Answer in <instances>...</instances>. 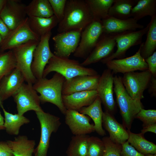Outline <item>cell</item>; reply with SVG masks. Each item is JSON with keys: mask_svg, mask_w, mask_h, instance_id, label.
<instances>
[{"mask_svg": "<svg viewBox=\"0 0 156 156\" xmlns=\"http://www.w3.org/2000/svg\"><path fill=\"white\" fill-rule=\"evenodd\" d=\"M26 5L19 0H7L0 18L10 30L16 27L27 17Z\"/></svg>", "mask_w": 156, "mask_h": 156, "instance_id": "cell-15", "label": "cell"}, {"mask_svg": "<svg viewBox=\"0 0 156 156\" xmlns=\"http://www.w3.org/2000/svg\"><path fill=\"white\" fill-rule=\"evenodd\" d=\"M103 34L101 21L93 20L82 31L79 45L73 56L86 59Z\"/></svg>", "mask_w": 156, "mask_h": 156, "instance_id": "cell-8", "label": "cell"}, {"mask_svg": "<svg viewBox=\"0 0 156 156\" xmlns=\"http://www.w3.org/2000/svg\"><path fill=\"white\" fill-rule=\"evenodd\" d=\"M11 31L0 18V35L3 40L8 36Z\"/></svg>", "mask_w": 156, "mask_h": 156, "instance_id": "cell-43", "label": "cell"}, {"mask_svg": "<svg viewBox=\"0 0 156 156\" xmlns=\"http://www.w3.org/2000/svg\"><path fill=\"white\" fill-rule=\"evenodd\" d=\"M102 140L105 146L103 156H121L122 145L114 143L109 137H104Z\"/></svg>", "mask_w": 156, "mask_h": 156, "instance_id": "cell-37", "label": "cell"}, {"mask_svg": "<svg viewBox=\"0 0 156 156\" xmlns=\"http://www.w3.org/2000/svg\"><path fill=\"white\" fill-rule=\"evenodd\" d=\"M40 38L31 29L27 16L20 25L11 31L8 36L3 40L0 52L12 50L30 40L39 42Z\"/></svg>", "mask_w": 156, "mask_h": 156, "instance_id": "cell-11", "label": "cell"}, {"mask_svg": "<svg viewBox=\"0 0 156 156\" xmlns=\"http://www.w3.org/2000/svg\"><path fill=\"white\" fill-rule=\"evenodd\" d=\"M5 129L4 118L1 115L0 112V130Z\"/></svg>", "mask_w": 156, "mask_h": 156, "instance_id": "cell-46", "label": "cell"}, {"mask_svg": "<svg viewBox=\"0 0 156 156\" xmlns=\"http://www.w3.org/2000/svg\"><path fill=\"white\" fill-rule=\"evenodd\" d=\"M129 137L127 141L136 150L144 155L156 154V145L146 140L141 133H135L127 130Z\"/></svg>", "mask_w": 156, "mask_h": 156, "instance_id": "cell-29", "label": "cell"}, {"mask_svg": "<svg viewBox=\"0 0 156 156\" xmlns=\"http://www.w3.org/2000/svg\"><path fill=\"white\" fill-rule=\"evenodd\" d=\"M25 9L28 17L49 18L54 15L48 0H33L26 5Z\"/></svg>", "mask_w": 156, "mask_h": 156, "instance_id": "cell-27", "label": "cell"}, {"mask_svg": "<svg viewBox=\"0 0 156 156\" xmlns=\"http://www.w3.org/2000/svg\"><path fill=\"white\" fill-rule=\"evenodd\" d=\"M3 41V39L0 35V48Z\"/></svg>", "mask_w": 156, "mask_h": 156, "instance_id": "cell-48", "label": "cell"}, {"mask_svg": "<svg viewBox=\"0 0 156 156\" xmlns=\"http://www.w3.org/2000/svg\"><path fill=\"white\" fill-rule=\"evenodd\" d=\"M93 20L101 21L108 16L109 9L114 0H85Z\"/></svg>", "mask_w": 156, "mask_h": 156, "instance_id": "cell-33", "label": "cell"}, {"mask_svg": "<svg viewBox=\"0 0 156 156\" xmlns=\"http://www.w3.org/2000/svg\"><path fill=\"white\" fill-rule=\"evenodd\" d=\"M25 81L23 75L16 68L3 77L0 82V94L2 101L13 96Z\"/></svg>", "mask_w": 156, "mask_h": 156, "instance_id": "cell-23", "label": "cell"}, {"mask_svg": "<svg viewBox=\"0 0 156 156\" xmlns=\"http://www.w3.org/2000/svg\"><path fill=\"white\" fill-rule=\"evenodd\" d=\"M101 75H81L66 79L63 86L62 94L68 95L82 91L96 90Z\"/></svg>", "mask_w": 156, "mask_h": 156, "instance_id": "cell-17", "label": "cell"}, {"mask_svg": "<svg viewBox=\"0 0 156 156\" xmlns=\"http://www.w3.org/2000/svg\"><path fill=\"white\" fill-rule=\"evenodd\" d=\"M51 35L50 31L41 37L34 51L31 70L36 79L43 77L46 66L50 60L54 55L51 50L49 44Z\"/></svg>", "mask_w": 156, "mask_h": 156, "instance_id": "cell-13", "label": "cell"}, {"mask_svg": "<svg viewBox=\"0 0 156 156\" xmlns=\"http://www.w3.org/2000/svg\"><path fill=\"white\" fill-rule=\"evenodd\" d=\"M6 142L14 156H32L34 153L35 141L29 139L27 136L20 135Z\"/></svg>", "mask_w": 156, "mask_h": 156, "instance_id": "cell-25", "label": "cell"}, {"mask_svg": "<svg viewBox=\"0 0 156 156\" xmlns=\"http://www.w3.org/2000/svg\"><path fill=\"white\" fill-rule=\"evenodd\" d=\"M1 53V52H0V53Z\"/></svg>", "mask_w": 156, "mask_h": 156, "instance_id": "cell-51", "label": "cell"}, {"mask_svg": "<svg viewBox=\"0 0 156 156\" xmlns=\"http://www.w3.org/2000/svg\"><path fill=\"white\" fill-rule=\"evenodd\" d=\"M156 15V0H139L132 8L131 17L138 21L147 16Z\"/></svg>", "mask_w": 156, "mask_h": 156, "instance_id": "cell-32", "label": "cell"}, {"mask_svg": "<svg viewBox=\"0 0 156 156\" xmlns=\"http://www.w3.org/2000/svg\"><path fill=\"white\" fill-rule=\"evenodd\" d=\"M103 34H112L128 31H136L143 28L144 26L138 23V21L130 17L122 19L108 16L101 20Z\"/></svg>", "mask_w": 156, "mask_h": 156, "instance_id": "cell-20", "label": "cell"}, {"mask_svg": "<svg viewBox=\"0 0 156 156\" xmlns=\"http://www.w3.org/2000/svg\"><path fill=\"white\" fill-rule=\"evenodd\" d=\"M16 59L12 50L0 53V82L16 67Z\"/></svg>", "mask_w": 156, "mask_h": 156, "instance_id": "cell-35", "label": "cell"}, {"mask_svg": "<svg viewBox=\"0 0 156 156\" xmlns=\"http://www.w3.org/2000/svg\"><path fill=\"white\" fill-rule=\"evenodd\" d=\"M52 72L60 74L66 80L79 75H95L98 74L96 70L82 65L77 60L60 57L55 55L50 60L46 66L43 77H46Z\"/></svg>", "mask_w": 156, "mask_h": 156, "instance_id": "cell-4", "label": "cell"}, {"mask_svg": "<svg viewBox=\"0 0 156 156\" xmlns=\"http://www.w3.org/2000/svg\"><path fill=\"white\" fill-rule=\"evenodd\" d=\"M145 42L142 43L140 53L145 60L151 55L156 49V15L151 18Z\"/></svg>", "mask_w": 156, "mask_h": 156, "instance_id": "cell-31", "label": "cell"}, {"mask_svg": "<svg viewBox=\"0 0 156 156\" xmlns=\"http://www.w3.org/2000/svg\"><path fill=\"white\" fill-rule=\"evenodd\" d=\"M90 136L88 135L72 136L66 151L67 156H87Z\"/></svg>", "mask_w": 156, "mask_h": 156, "instance_id": "cell-34", "label": "cell"}, {"mask_svg": "<svg viewBox=\"0 0 156 156\" xmlns=\"http://www.w3.org/2000/svg\"><path fill=\"white\" fill-rule=\"evenodd\" d=\"M150 132L156 133V123L143 127L141 133L144 134L145 133Z\"/></svg>", "mask_w": 156, "mask_h": 156, "instance_id": "cell-45", "label": "cell"}, {"mask_svg": "<svg viewBox=\"0 0 156 156\" xmlns=\"http://www.w3.org/2000/svg\"><path fill=\"white\" fill-rule=\"evenodd\" d=\"M149 92L151 96L155 97L156 96V77L152 75L148 87Z\"/></svg>", "mask_w": 156, "mask_h": 156, "instance_id": "cell-44", "label": "cell"}, {"mask_svg": "<svg viewBox=\"0 0 156 156\" xmlns=\"http://www.w3.org/2000/svg\"><path fill=\"white\" fill-rule=\"evenodd\" d=\"M65 122L74 135H87L95 131L94 125L90 123L88 116L73 110H67Z\"/></svg>", "mask_w": 156, "mask_h": 156, "instance_id": "cell-19", "label": "cell"}, {"mask_svg": "<svg viewBox=\"0 0 156 156\" xmlns=\"http://www.w3.org/2000/svg\"><path fill=\"white\" fill-rule=\"evenodd\" d=\"M12 97L16 105L17 114L19 115L23 116L29 111L36 112L43 110L40 106L39 95L33 84L24 83Z\"/></svg>", "mask_w": 156, "mask_h": 156, "instance_id": "cell-10", "label": "cell"}, {"mask_svg": "<svg viewBox=\"0 0 156 156\" xmlns=\"http://www.w3.org/2000/svg\"><path fill=\"white\" fill-rule=\"evenodd\" d=\"M135 118L142 122L143 127L156 124V110L142 109L136 115Z\"/></svg>", "mask_w": 156, "mask_h": 156, "instance_id": "cell-38", "label": "cell"}, {"mask_svg": "<svg viewBox=\"0 0 156 156\" xmlns=\"http://www.w3.org/2000/svg\"><path fill=\"white\" fill-rule=\"evenodd\" d=\"M7 0H0V14L1 10Z\"/></svg>", "mask_w": 156, "mask_h": 156, "instance_id": "cell-47", "label": "cell"}, {"mask_svg": "<svg viewBox=\"0 0 156 156\" xmlns=\"http://www.w3.org/2000/svg\"><path fill=\"white\" fill-rule=\"evenodd\" d=\"M113 115L106 111L103 112L102 125L108 132L110 139L114 143L122 145L127 141L129 133L123 125L119 123Z\"/></svg>", "mask_w": 156, "mask_h": 156, "instance_id": "cell-21", "label": "cell"}, {"mask_svg": "<svg viewBox=\"0 0 156 156\" xmlns=\"http://www.w3.org/2000/svg\"><path fill=\"white\" fill-rule=\"evenodd\" d=\"M149 26V23L146 27L138 31L112 34L116 43L117 50L109 57L101 60V62L105 64L113 59L123 58L126 51L130 48L142 43V37L147 34Z\"/></svg>", "mask_w": 156, "mask_h": 156, "instance_id": "cell-7", "label": "cell"}, {"mask_svg": "<svg viewBox=\"0 0 156 156\" xmlns=\"http://www.w3.org/2000/svg\"><path fill=\"white\" fill-rule=\"evenodd\" d=\"M113 73L108 69L103 72L98 82L96 91L106 111L113 114L116 105L113 96Z\"/></svg>", "mask_w": 156, "mask_h": 156, "instance_id": "cell-16", "label": "cell"}, {"mask_svg": "<svg viewBox=\"0 0 156 156\" xmlns=\"http://www.w3.org/2000/svg\"><path fill=\"white\" fill-rule=\"evenodd\" d=\"M140 46L138 51L131 56L120 59H114L105 63L107 68L114 73L123 74L137 70L142 71L148 70L147 64L141 56Z\"/></svg>", "mask_w": 156, "mask_h": 156, "instance_id": "cell-14", "label": "cell"}, {"mask_svg": "<svg viewBox=\"0 0 156 156\" xmlns=\"http://www.w3.org/2000/svg\"><path fill=\"white\" fill-rule=\"evenodd\" d=\"M101 101L98 96L94 101L90 105L83 107L78 111L87 115L93 121L94 131L99 135L103 136L106 135L102 127L103 112L101 106Z\"/></svg>", "mask_w": 156, "mask_h": 156, "instance_id": "cell-24", "label": "cell"}, {"mask_svg": "<svg viewBox=\"0 0 156 156\" xmlns=\"http://www.w3.org/2000/svg\"><path fill=\"white\" fill-rule=\"evenodd\" d=\"M39 42L30 40L12 50L16 59V68L21 72L28 83L33 84L36 80L32 72L31 65L34 52Z\"/></svg>", "mask_w": 156, "mask_h": 156, "instance_id": "cell-6", "label": "cell"}, {"mask_svg": "<svg viewBox=\"0 0 156 156\" xmlns=\"http://www.w3.org/2000/svg\"><path fill=\"white\" fill-rule=\"evenodd\" d=\"M93 21L85 0H67L64 17L58 24L59 33L74 30H83Z\"/></svg>", "mask_w": 156, "mask_h": 156, "instance_id": "cell-1", "label": "cell"}, {"mask_svg": "<svg viewBox=\"0 0 156 156\" xmlns=\"http://www.w3.org/2000/svg\"><path fill=\"white\" fill-rule=\"evenodd\" d=\"M145 156H156V154H148L145 155Z\"/></svg>", "mask_w": 156, "mask_h": 156, "instance_id": "cell-49", "label": "cell"}, {"mask_svg": "<svg viewBox=\"0 0 156 156\" xmlns=\"http://www.w3.org/2000/svg\"><path fill=\"white\" fill-rule=\"evenodd\" d=\"M114 91L121 116L123 125L130 130L132 122L137 114L143 106L141 101L133 99L126 91L122 81L121 77H114Z\"/></svg>", "mask_w": 156, "mask_h": 156, "instance_id": "cell-3", "label": "cell"}, {"mask_svg": "<svg viewBox=\"0 0 156 156\" xmlns=\"http://www.w3.org/2000/svg\"><path fill=\"white\" fill-rule=\"evenodd\" d=\"M138 1V0H114L109 9L108 16L122 19L130 18L131 9Z\"/></svg>", "mask_w": 156, "mask_h": 156, "instance_id": "cell-30", "label": "cell"}, {"mask_svg": "<svg viewBox=\"0 0 156 156\" xmlns=\"http://www.w3.org/2000/svg\"><path fill=\"white\" fill-rule=\"evenodd\" d=\"M121 156H145L136 150L127 141L122 144Z\"/></svg>", "mask_w": 156, "mask_h": 156, "instance_id": "cell-40", "label": "cell"}, {"mask_svg": "<svg viewBox=\"0 0 156 156\" xmlns=\"http://www.w3.org/2000/svg\"><path fill=\"white\" fill-rule=\"evenodd\" d=\"M29 26L32 31L38 37L41 38L51 31L59 22L54 15L49 18L28 17Z\"/></svg>", "mask_w": 156, "mask_h": 156, "instance_id": "cell-26", "label": "cell"}, {"mask_svg": "<svg viewBox=\"0 0 156 156\" xmlns=\"http://www.w3.org/2000/svg\"><path fill=\"white\" fill-rule=\"evenodd\" d=\"M145 60L148 66V70L152 76L156 77V51Z\"/></svg>", "mask_w": 156, "mask_h": 156, "instance_id": "cell-41", "label": "cell"}, {"mask_svg": "<svg viewBox=\"0 0 156 156\" xmlns=\"http://www.w3.org/2000/svg\"><path fill=\"white\" fill-rule=\"evenodd\" d=\"M3 105V102L2 101L1 97H0V107H1Z\"/></svg>", "mask_w": 156, "mask_h": 156, "instance_id": "cell-50", "label": "cell"}, {"mask_svg": "<svg viewBox=\"0 0 156 156\" xmlns=\"http://www.w3.org/2000/svg\"><path fill=\"white\" fill-rule=\"evenodd\" d=\"M65 80L63 76L56 73L51 78L36 79L33 84L34 89L40 94V103L49 102L55 105L64 115L67 110L63 103L62 91Z\"/></svg>", "mask_w": 156, "mask_h": 156, "instance_id": "cell-2", "label": "cell"}, {"mask_svg": "<svg viewBox=\"0 0 156 156\" xmlns=\"http://www.w3.org/2000/svg\"><path fill=\"white\" fill-rule=\"evenodd\" d=\"M1 107L4 116L5 130L9 134L18 135L21 126L29 123L30 122L29 119L23 115L10 113L5 110L3 106Z\"/></svg>", "mask_w": 156, "mask_h": 156, "instance_id": "cell-28", "label": "cell"}, {"mask_svg": "<svg viewBox=\"0 0 156 156\" xmlns=\"http://www.w3.org/2000/svg\"><path fill=\"white\" fill-rule=\"evenodd\" d=\"M98 96L96 90H92L77 92L68 95H62V98L66 110L78 111L81 108L91 104Z\"/></svg>", "mask_w": 156, "mask_h": 156, "instance_id": "cell-22", "label": "cell"}, {"mask_svg": "<svg viewBox=\"0 0 156 156\" xmlns=\"http://www.w3.org/2000/svg\"><path fill=\"white\" fill-rule=\"evenodd\" d=\"M116 45L113 34H103L95 47L81 64L84 66L97 62L114 53Z\"/></svg>", "mask_w": 156, "mask_h": 156, "instance_id": "cell-18", "label": "cell"}, {"mask_svg": "<svg viewBox=\"0 0 156 156\" xmlns=\"http://www.w3.org/2000/svg\"><path fill=\"white\" fill-rule=\"evenodd\" d=\"M82 31L72 30L54 36L52 38L54 42V55L60 57L69 58L78 47Z\"/></svg>", "mask_w": 156, "mask_h": 156, "instance_id": "cell-12", "label": "cell"}, {"mask_svg": "<svg viewBox=\"0 0 156 156\" xmlns=\"http://www.w3.org/2000/svg\"><path fill=\"white\" fill-rule=\"evenodd\" d=\"M105 146L102 140L94 136H90L88 141L87 156H103Z\"/></svg>", "mask_w": 156, "mask_h": 156, "instance_id": "cell-36", "label": "cell"}, {"mask_svg": "<svg viewBox=\"0 0 156 156\" xmlns=\"http://www.w3.org/2000/svg\"><path fill=\"white\" fill-rule=\"evenodd\" d=\"M35 113L40 124L41 134L39 144L34 152V156H47L51 135L56 132L60 126V118L43 110Z\"/></svg>", "mask_w": 156, "mask_h": 156, "instance_id": "cell-5", "label": "cell"}, {"mask_svg": "<svg viewBox=\"0 0 156 156\" xmlns=\"http://www.w3.org/2000/svg\"><path fill=\"white\" fill-rule=\"evenodd\" d=\"M59 23L63 19L67 0H48Z\"/></svg>", "mask_w": 156, "mask_h": 156, "instance_id": "cell-39", "label": "cell"}, {"mask_svg": "<svg viewBox=\"0 0 156 156\" xmlns=\"http://www.w3.org/2000/svg\"><path fill=\"white\" fill-rule=\"evenodd\" d=\"M0 156H14L6 141H0Z\"/></svg>", "mask_w": 156, "mask_h": 156, "instance_id": "cell-42", "label": "cell"}, {"mask_svg": "<svg viewBox=\"0 0 156 156\" xmlns=\"http://www.w3.org/2000/svg\"><path fill=\"white\" fill-rule=\"evenodd\" d=\"M151 76L150 72L147 70L125 73L121 79L130 96L134 100L141 101L144 98V90L148 87Z\"/></svg>", "mask_w": 156, "mask_h": 156, "instance_id": "cell-9", "label": "cell"}]
</instances>
